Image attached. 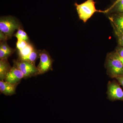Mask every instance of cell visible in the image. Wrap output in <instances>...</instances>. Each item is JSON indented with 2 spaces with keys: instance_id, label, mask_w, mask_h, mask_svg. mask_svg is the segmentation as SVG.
<instances>
[{
  "instance_id": "4fadbf2b",
  "label": "cell",
  "mask_w": 123,
  "mask_h": 123,
  "mask_svg": "<svg viewBox=\"0 0 123 123\" xmlns=\"http://www.w3.org/2000/svg\"><path fill=\"white\" fill-rule=\"evenodd\" d=\"M39 55L40 51H37L36 49H34L27 57L24 58L23 59L21 60L26 61L33 63L35 64L36 60L39 57Z\"/></svg>"
},
{
  "instance_id": "6da1fadb",
  "label": "cell",
  "mask_w": 123,
  "mask_h": 123,
  "mask_svg": "<svg viewBox=\"0 0 123 123\" xmlns=\"http://www.w3.org/2000/svg\"><path fill=\"white\" fill-rule=\"evenodd\" d=\"M95 3L94 0H87L80 4L76 2L74 4L79 18L84 23L86 22L96 12L104 13V11L98 10L96 9Z\"/></svg>"
},
{
  "instance_id": "5bb4252c",
  "label": "cell",
  "mask_w": 123,
  "mask_h": 123,
  "mask_svg": "<svg viewBox=\"0 0 123 123\" xmlns=\"http://www.w3.org/2000/svg\"><path fill=\"white\" fill-rule=\"evenodd\" d=\"M14 36L18 40H24L29 42V37L27 33L24 30L20 28L18 29Z\"/></svg>"
},
{
  "instance_id": "8fae6325",
  "label": "cell",
  "mask_w": 123,
  "mask_h": 123,
  "mask_svg": "<svg viewBox=\"0 0 123 123\" xmlns=\"http://www.w3.org/2000/svg\"><path fill=\"white\" fill-rule=\"evenodd\" d=\"M104 13L112 12V13H123V0L118 2H114L109 8L104 11Z\"/></svg>"
},
{
  "instance_id": "9c48e42d",
  "label": "cell",
  "mask_w": 123,
  "mask_h": 123,
  "mask_svg": "<svg viewBox=\"0 0 123 123\" xmlns=\"http://www.w3.org/2000/svg\"><path fill=\"white\" fill-rule=\"evenodd\" d=\"M109 18L111 24L123 32V13H113Z\"/></svg>"
},
{
  "instance_id": "ffe728a7",
  "label": "cell",
  "mask_w": 123,
  "mask_h": 123,
  "mask_svg": "<svg viewBox=\"0 0 123 123\" xmlns=\"http://www.w3.org/2000/svg\"><path fill=\"white\" fill-rule=\"evenodd\" d=\"M9 39L8 37L5 34L0 31V42H4V41H7V40Z\"/></svg>"
},
{
  "instance_id": "277c9868",
  "label": "cell",
  "mask_w": 123,
  "mask_h": 123,
  "mask_svg": "<svg viewBox=\"0 0 123 123\" xmlns=\"http://www.w3.org/2000/svg\"><path fill=\"white\" fill-rule=\"evenodd\" d=\"M107 68L108 75L111 77L116 78L123 76V64L111 53L107 57Z\"/></svg>"
},
{
  "instance_id": "7c38bea8",
  "label": "cell",
  "mask_w": 123,
  "mask_h": 123,
  "mask_svg": "<svg viewBox=\"0 0 123 123\" xmlns=\"http://www.w3.org/2000/svg\"><path fill=\"white\" fill-rule=\"evenodd\" d=\"M35 49L33 46L29 43L26 47L18 51V59H23L29 55Z\"/></svg>"
},
{
  "instance_id": "8992f818",
  "label": "cell",
  "mask_w": 123,
  "mask_h": 123,
  "mask_svg": "<svg viewBox=\"0 0 123 123\" xmlns=\"http://www.w3.org/2000/svg\"><path fill=\"white\" fill-rule=\"evenodd\" d=\"M118 82L109 81L107 85V94L108 98L112 101H123V91Z\"/></svg>"
},
{
  "instance_id": "44dd1931",
  "label": "cell",
  "mask_w": 123,
  "mask_h": 123,
  "mask_svg": "<svg viewBox=\"0 0 123 123\" xmlns=\"http://www.w3.org/2000/svg\"><path fill=\"white\" fill-rule=\"evenodd\" d=\"M111 54H112V55L114 57H116L117 59H118L121 62V63H122V64H123V57H121V56L119 55L115 52H113V53H111Z\"/></svg>"
},
{
  "instance_id": "7a4b0ae2",
  "label": "cell",
  "mask_w": 123,
  "mask_h": 123,
  "mask_svg": "<svg viewBox=\"0 0 123 123\" xmlns=\"http://www.w3.org/2000/svg\"><path fill=\"white\" fill-rule=\"evenodd\" d=\"M21 28V25L15 18L12 16L2 17L0 19V31L4 33L9 39L16 30Z\"/></svg>"
},
{
  "instance_id": "7402d4cb",
  "label": "cell",
  "mask_w": 123,
  "mask_h": 123,
  "mask_svg": "<svg viewBox=\"0 0 123 123\" xmlns=\"http://www.w3.org/2000/svg\"><path fill=\"white\" fill-rule=\"evenodd\" d=\"M116 79L117 80L119 84L123 87V76L118 77L116 78Z\"/></svg>"
},
{
  "instance_id": "e0dca14e",
  "label": "cell",
  "mask_w": 123,
  "mask_h": 123,
  "mask_svg": "<svg viewBox=\"0 0 123 123\" xmlns=\"http://www.w3.org/2000/svg\"><path fill=\"white\" fill-rule=\"evenodd\" d=\"M29 42L24 40H18L16 43V47L18 51L22 50L27 46Z\"/></svg>"
},
{
  "instance_id": "2e32d148",
  "label": "cell",
  "mask_w": 123,
  "mask_h": 123,
  "mask_svg": "<svg viewBox=\"0 0 123 123\" xmlns=\"http://www.w3.org/2000/svg\"><path fill=\"white\" fill-rule=\"evenodd\" d=\"M0 49L12 54H13L15 50V49L11 48L7 44V41L0 42Z\"/></svg>"
},
{
  "instance_id": "d6986e66",
  "label": "cell",
  "mask_w": 123,
  "mask_h": 123,
  "mask_svg": "<svg viewBox=\"0 0 123 123\" xmlns=\"http://www.w3.org/2000/svg\"><path fill=\"white\" fill-rule=\"evenodd\" d=\"M115 52L119 55L123 57V47L118 46Z\"/></svg>"
},
{
  "instance_id": "3957f363",
  "label": "cell",
  "mask_w": 123,
  "mask_h": 123,
  "mask_svg": "<svg viewBox=\"0 0 123 123\" xmlns=\"http://www.w3.org/2000/svg\"><path fill=\"white\" fill-rule=\"evenodd\" d=\"M14 66L19 69L22 73L24 78L27 79L40 75L39 72L35 64L30 62L18 59L13 61Z\"/></svg>"
},
{
  "instance_id": "603a6c76",
  "label": "cell",
  "mask_w": 123,
  "mask_h": 123,
  "mask_svg": "<svg viewBox=\"0 0 123 123\" xmlns=\"http://www.w3.org/2000/svg\"><path fill=\"white\" fill-rule=\"evenodd\" d=\"M121 0H116V1H115V2H119V1H121Z\"/></svg>"
},
{
  "instance_id": "9a60e30c",
  "label": "cell",
  "mask_w": 123,
  "mask_h": 123,
  "mask_svg": "<svg viewBox=\"0 0 123 123\" xmlns=\"http://www.w3.org/2000/svg\"><path fill=\"white\" fill-rule=\"evenodd\" d=\"M112 25L118 40V46L123 47V32L114 25Z\"/></svg>"
},
{
  "instance_id": "30bf717a",
  "label": "cell",
  "mask_w": 123,
  "mask_h": 123,
  "mask_svg": "<svg viewBox=\"0 0 123 123\" xmlns=\"http://www.w3.org/2000/svg\"><path fill=\"white\" fill-rule=\"evenodd\" d=\"M12 67L8 61V59H2L0 60V79L4 80L8 73Z\"/></svg>"
},
{
  "instance_id": "52a82bcc",
  "label": "cell",
  "mask_w": 123,
  "mask_h": 123,
  "mask_svg": "<svg viewBox=\"0 0 123 123\" xmlns=\"http://www.w3.org/2000/svg\"><path fill=\"white\" fill-rule=\"evenodd\" d=\"M23 78H24V76L22 73L13 66L7 74L4 80L12 84H19Z\"/></svg>"
},
{
  "instance_id": "5b68a950",
  "label": "cell",
  "mask_w": 123,
  "mask_h": 123,
  "mask_svg": "<svg viewBox=\"0 0 123 123\" xmlns=\"http://www.w3.org/2000/svg\"><path fill=\"white\" fill-rule=\"evenodd\" d=\"M40 61L37 68L40 75L45 73L50 70H52L53 60L48 52L43 50L40 51Z\"/></svg>"
},
{
  "instance_id": "ac0fdd59",
  "label": "cell",
  "mask_w": 123,
  "mask_h": 123,
  "mask_svg": "<svg viewBox=\"0 0 123 123\" xmlns=\"http://www.w3.org/2000/svg\"><path fill=\"white\" fill-rule=\"evenodd\" d=\"M12 53L7 52L0 49V59H8L9 57L12 55Z\"/></svg>"
},
{
  "instance_id": "ba28073f",
  "label": "cell",
  "mask_w": 123,
  "mask_h": 123,
  "mask_svg": "<svg viewBox=\"0 0 123 123\" xmlns=\"http://www.w3.org/2000/svg\"><path fill=\"white\" fill-rule=\"evenodd\" d=\"M18 84H12L4 80L0 81V91L5 95H11L15 94L16 88Z\"/></svg>"
}]
</instances>
